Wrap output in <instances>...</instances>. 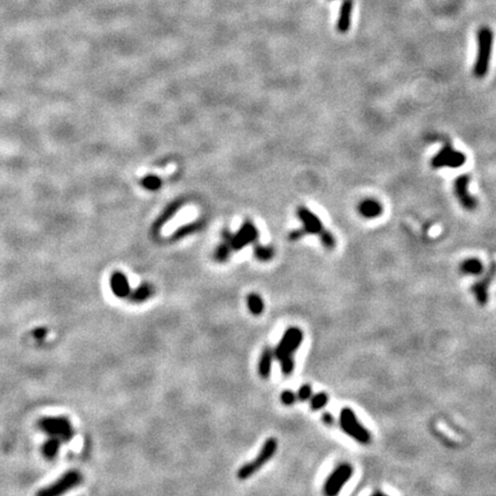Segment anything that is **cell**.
Returning a JSON list of instances; mask_svg holds the SVG:
<instances>
[{
	"mask_svg": "<svg viewBox=\"0 0 496 496\" xmlns=\"http://www.w3.org/2000/svg\"><path fill=\"white\" fill-rule=\"evenodd\" d=\"M494 34L489 27H481L477 31V57L473 64V75L477 78H484L489 70V63L493 51Z\"/></svg>",
	"mask_w": 496,
	"mask_h": 496,
	"instance_id": "cell-1",
	"label": "cell"
},
{
	"mask_svg": "<svg viewBox=\"0 0 496 496\" xmlns=\"http://www.w3.org/2000/svg\"><path fill=\"white\" fill-rule=\"evenodd\" d=\"M310 408L312 410H320L321 408H324L326 404L329 402V396L328 394L324 392H319L315 394L314 396L311 395L310 398Z\"/></svg>",
	"mask_w": 496,
	"mask_h": 496,
	"instance_id": "cell-20",
	"label": "cell"
},
{
	"mask_svg": "<svg viewBox=\"0 0 496 496\" xmlns=\"http://www.w3.org/2000/svg\"><path fill=\"white\" fill-rule=\"evenodd\" d=\"M141 184H142V186L147 188V190L156 191L161 187V184H162V182H161V179L158 176L150 175V176H146L144 179H142Z\"/></svg>",
	"mask_w": 496,
	"mask_h": 496,
	"instance_id": "cell-24",
	"label": "cell"
},
{
	"mask_svg": "<svg viewBox=\"0 0 496 496\" xmlns=\"http://www.w3.org/2000/svg\"><path fill=\"white\" fill-rule=\"evenodd\" d=\"M178 207H179V204H173L172 206H170L169 208L164 211V213L160 216V217L158 218V220L155 222V225H154V230L156 229H160L162 225L167 222V220L171 217V216L173 214H176V210L178 209Z\"/></svg>",
	"mask_w": 496,
	"mask_h": 496,
	"instance_id": "cell-23",
	"label": "cell"
},
{
	"mask_svg": "<svg viewBox=\"0 0 496 496\" xmlns=\"http://www.w3.org/2000/svg\"><path fill=\"white\" fill-rule=\"evenodd\" d=\"M312 395V389L311 386L309 384H303L300 388H299V392L296 398L300 400V401H307L309 400Z\"/></svg>",
	"mask_w": 496,
	"mask_h": 496,
	"instance_id": "cell-28",
	"label": "cell"
},
{
	"mask_svg": "<svg viewBox=\"0 0 496 496\" xmlns=\"http://www.w3.org/2000/svg\"><path fill=\"white\" fill-rule=\"evenodd\" d=\"M247 307L254 316H260L264 310V302L262 297L256 293H251L247 295Z\"/></svg>",
	"mask_w": 496,
	"mask_h": 496,
	"instance_id": "cell-18",
	"label": "cell"
},
{
	"mask_svg": "<svg viewBox=\"0 0 496 496\" xmlns=\"http://www.w3.org/2000/svg\"><path fill=\"white\" fill-rule=\"evenodd\" d=\"M353 9L354 0H342L341 5H340L339 17L337 21V30L340 34H346L351 29Z\"/></svg>",
	"mask_w": 496,
	"mask_h": 496,
	"instance_id": "cell-12",
	"label": "cell"
},
{
	"mask_svg": "<svg viewBox=\"0 0 496 496\" xmlns=\"http://www.w3.org/2000/svg\"><path fill=\"white\" fill-rule=\"evenodd\" d=\"M303 341V333L299 328H289L283 334L279 343L274 351V355L278 360L293 356Z\"/></svg>",
	"mask_w": 496,
	"mask_h": 496,
	"instance_id": "cell-4",
	"label": "cell"
},
{
	"mask_svg": "<svg viewBox=\"0 0 496 496\" xmlns=\"http://www.w3.org/2000/svg\"><path fill=\"white\" fill-rule=\"evenodd\" d=\"M468 184H470V176L466 173L457 177L454 183V190L459 204L466 210H475L478 206V202L475 196L470 194L468 191Z\"/></svg>",
	"mask_w": 496,
	"mask_h": 496,
	"instance_id": "cell-8",
	"label": "cell"
},
{
	"mask_svg": "<svg viewBox=\"0 0 496 496\" xmlns=\"http://www.w3.org/2000/svg\"><path fill=\"white\" fill-rule=\"evenodd\" d=\"M231 247L228 242H223L218 245V247L216 248L215 251V260L217 262H225L228 260V257L230 256V253H231Z\"/></svg>",
	"mask_w": 496,
	"mask_h": 496,
	"instance_id": "cell-22",
	"label": "cell"
},
{
	"mask_svg": "<svg viewBox=\"0 0 496 496\" xmlns=\"http://www.w3.org/2000/svg\"><path fill=\"white\" fill-rule=\"evenodd\" d=\"M466 158L462 152L455 151L452 146L445 145L431 160V165L434 169L440 168H459L465 163Z\"/></svg>",
	"mask_w": 496,
	"mask_h": 496,
	"instance_id": "cell-5",
	"label": "cell"
},
{
	"mask_svg": "<svg viewBox=\"0 0 496 496\" xmlns=\"http://www.w3.org/2000/svg\"><path fill=\"white\" fill-rule=\"evenodd\" d=\"M323 420L324 423H326V424H329V425H332L333 424V417L330 415L329 412H325L324 415H323Z\"/></svg>",
	"mask_w": 496,
	"mask_h": 496,
	"instance_id": "cell-32",
	"label": "cell"
},
{
	"mask_svg": "<svg viewBox=\"0 0 496 496\" xmlns=\"http://www.w3.org/2000/svg\"><path fill=\"white\" fill-rule=\"evenodd\" d=\"M484 270L481 261L478 259H467L461 264V271L465 275H480Z\"/></svg>",
	"mask_w": 496,
	"mask_h": 496,
	"instance_id": "cell-19",
	"label": "cell"
},
{
	"mask_svg": "<svg viewBox=\"0 0 496 496\" xmlns=\"http://www.w3.org/2000/svg\"><path fill=\"white\" fill-rule=\"evenodd\" d=\"M109 284L114 295L119 299H126L131 293V287L127 276L121 272V271H115V272H113V275L110 276Z\"/></svg>",
	"mask_w": 496,
	"mask_h": 496,
	"instance_id": "cell-11",
	"label": "cell"
},
{
	"mask_svg": "<svg viewBox=\"0 0 496 496\" xmlns=\"http://www.w3.org/2000/svg\"><path fill=\"white\" fill-rule=\"evenodd\" d=\"M357 210L363 217L371 219V218L379 217V216L383 214L384 208L379 201H377L375 199H364L360 205H358Z\"/></svg>",
	"mask_w": 496,
	"mask_h": 496,
	"instance_id": "cell-15",
	"label": "cell"
},
{
	"mask_svg": "<svg viewBox=\"0 0 496 496\" xmlns=\"http://www.w3.org/2000/svg\"><path fill=\"white\" fill-rule=\"evenodd\" d=\"M44 429L51 434H58L61 435L64 439H69L72 434L71 427L69 421L62 418H53V419L45 420L43 424Z\"/></svg>",
	"mask_w": 496,
	"mask_h": 496,
	"instance_id": "cell-13",
	"label": "cell"
},
{
	"mask_svg": "<svg viewBox=\"0 0 496 496\" xmlns=\"http://www.w3.org/2000/svg\"><path fill=\"white\" fill-rule=\"evenodd\" d=\"M80 479H81V476L78 475L77 472H69L62 478L61 480H59L57 484L51 487L49 489L43 491V494H47V495L61 494L63 491L68 490L69 488H71V487L78 484Z\"/></svg>",
	"mask_w": 496,
	"mask_h": 496,
	"instance_id": "cell-14",
	"label": "cell"
},
{
	"mask_svg": "<svg viewBox=\"0 0 496 496\" xmlns=\"http://www.w3.org/2000/svg\"><path fill=\"white\" fill-rule=\"evenodd\" d=\"M277 448H278L277 439L270 438L268 440H265V442L263 443V445H262L259 455L254 458V461L246 463L245 465H242L240 468H239L237 477L240 480L248 479V478L254 475L255 472L259 471L264 464H266L270 461L271 457H272L276 454V452H277Z\"/></svg>",
	"mask_w": 496,
	"mask_h": 496,
	"instance_id": "cell-3",
	"label": "cell"
},
{
	"mask_svg": "<svg viewBox=\"0 0 496 496\" xmlns=\"http://www.w3.org/2000/svg\"><path fill=\"white\" fill-rule=\"evenodd\" d=\"M259 236L256 228L251 222L243 223L240 230L236 234H231L228 231L223 232V239L225 242H228L231 250L240 251L243 247L247 246L255 240Z\"/></svg>",
	"mask_w": 496,
	"mask_h": 496,
	"instance_id": "cell-6",
	"label": "cell"
},
{
	"mask_svg": "<svg viewBox=\"0 0 496 496\" xmlns=\"http://www.w3.org/2000/svg\"><path fill=\"white\" fill-rule=\"evenodd\" d=\"M200 227H201V223H193V224L185 225V227L181 228L176 233L173 234V238L175 239H181L183 237L188 236V234L197 231V230L200 229Z\"/></svg>",
	"mask_w": 496,
	"mask_h": 496,
	"instance_id": "cell-25",
	"label": "cell"
},
{
	"mask_svg": "<svg viewBox=\"0 0 496 496\" xmlns=\"http://www.w3.org/2000/svg\"><path fill=\"white\" fill-rule=\"evenodd\" d=\"M297 216L303 224V231L306 234H320L324 230L323 224L317 216L306 208V207H299Z\"/></svg>",
	"mask_w": 496,
	"mask_h": 496,
	"instance_id": "cell-10",
	"label": "cell"
},
{
	"mask_svg": "<svg viewBox=\"0 0 496 496\" xmlns=\"http://www.w3.org/2000/svg\"><path fill=\"white\" fill-rule=\"evenodd\" d=\"M319 237H320V241L325 248H328V250H333L335 247V238L332 233L328 231V230L324 229L319 234Z\"/></svg>",
	"mask_w": 496,
	"mask_h": 496,
	"instance_id": "cell-26",
	"label": "cell"
},
{
	"mask_svg": "<svg viewBox=\"0 0 496 496\" xmlns=\"http://www.w3.org/2000/svg\"><path fill=\"white\" fill-rule=\"evenodd\" d=\"M340 427L347 435L351 436L358 443L367 444L371 442V434L360 421L357 420L355 412L349 408H343L340 411Z\"/></svg>",
	"mask_w": 496,
	"mask_h": 496,
	"instance_id": "cell-2",
	"label": "cell"
},
{
	"mask_svg": "<svg viewBox=\"0 0 496 496\" xmlns=\"http://www.w3.org/2000/svg\"><path fill=\"white\" fill-rule=\"evenodd\" d=\"M495 275H496V264L493 263L489 266L488 272L486 274L485 277L480 280H478V282L472 286V292L475 294L477 302L479 303L480 306H485L486 303L488 302V289Z\"/></svg>",
	"mask_w": 496,
	"mask_h": 496,
	"instance_id": "cell-9",
	"label": "cell"
},
{
	"mask_svg": "<svg viewBox=\"0 0 496 496\" xmlns=\"http://www.w3.org/2000/svg\"><path fill=\"white\" fill-rule=\"evenodd\" d=\"M254 255L260 261H270L274 257V250L271 247L257 245L254 248Z\"/></svg>",
	"mask_w": 496,
	"mask_h": 496,
	"instance_id": "cell-21",
	"label": "cell"
},
{
	"mask_svg": "<svg viewBox=\"0 0 496 496\" xmlns=\"http://www.w3.org/2000/svg\"><path fill=\"white\" fill-rule=\"evenodd\" d=\"M58 447H59L58 440H51L49 442L45 445V454L47 455V456H49V457L54 456V455L57 454Z\"/></svg>",
	"mask_w": 496,
	"mask_h": 496,
	"instance_id": "cell-30",
	"label": "cell"
},
{
	"mask_svg": "<svg viewBox=\"0 0 496 496\" xmlns=\"http://www.w3.org/2000/svg\"><path fill=\"white\" fill-rule=\"evenodd\" d=\"M353 476V467L349 464H341L331 473L324 485V493L328 496L339 494L343 486Z\"/></svg>",
	"mask_w": 496,
	"mask_h": 496,
	"instance_id": "cell-7",
	"label": "cell"
},
{
	"mask_svg": "<svg viewBox=\"0 0 496 496\" xmlns=\"http://www.w3.org/2000/svg\"><path fill=\"white\" fill-rule=\"evenodd\" d=\"M274 351L270 347L264 348L263 353H262L260 362H259V374L262 378H269V376L271 374V365H272V360H274Z\"/></svg>",
	"mask_w": 496,
	"mask_h": 496,
	"instance_id": "cell-16",
	"label": "cell"
},
{
	"mask_svg": "<svg viewBox=\"0 0 496 496\" xmlns=\"http://www.w3.org/2000/svg\"><path fill=\"white\" fill-rule=\"evenodd\" d=\"M305 234L306 233L302 229H299V230H295V231L291 232V234H289V239H291V240H299V239L302 238L303 236H305Z\"/></svg>",
	"mask_w": 496,
	"mask_h": 496,
	"instance_id": "cell-31",
	"label": "cell"
},
{
	"mask_svg": "<svg viewBox=\"0 0 496 496\" xmlns=\"http://www.w3.org/2000/svg\"><path fill=\"white\" fill-rule=\"evenodd\" d=\"M153 292H154L153 287H152L150 284H141L139 287H137L135 289V291H131L128 297L130 299L131 302L140 303L148 300V299L153 295Z\"/></svg>",
	"mask_w": 496,
	"mask_h": 496,
	"instance_id": "cell-17",
	"label": "cell"
},
{
	"mask_svg": "<svg viewBox=\"0 0 496 496\" xmlns=\"http://www.w3.org/2000/svg\"><path fill=\"white\" fill-rule=\"evenodd\" d=\"M280 361V367H282V372L285 376H289L294 370V365H295V362H294L293 356L284 357Z\"/></svg>",
	"mask_w": 496,
	"mask_h": 496,
	"instance_id": "cell-27",
	"label": "cell"
},
{
	"mask_svg": "<svg viewBox=\"0 0 496 496\" xmlns=\"http://www.w3.org/2000/svg\"><path fill=\"white\" fill-rule=\"evenodd\" d=\"M280 401H282L283 404H285V406H292V404H294V402L296 401V395L294 394L292 390H284V392L282 393V395H280Z\"/></svg>",
	"mask_w": 496,
	"mask_h": 496,
	"instance_id": "cell-29",
	"label": "cell"
}]
</instances>
